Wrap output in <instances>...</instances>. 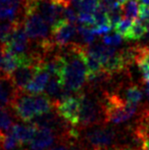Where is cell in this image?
I'll return each mask as SVG.
<instances>
[{
    "mask_svg": "<svg viewBox=\"0 0 149 150\" xmlns=\"http://www.w3.org/2000/svg\"><path fill=\"white\" fill-rule=\"evenodd\" d=\"M139 1H141L143 4H148L149 5V0H139Z\"/></svg>",
    "mask_w": 149,
    "mask_h": 150,
    "instance_id": "cell-38",
    "label": "cell"
},
{
    "mask_svg": "<svg viewBox=\"0 0 149 150\" xmlns=\"http://www.w3.org/2000/svg\"><path fill=\"white\" fill-rule=\"evenodd\" d=\"M1 145L3 150H16L20 148V144L11 132H7L1 138Z\"/></svg>",
    "mask_w": 149,
    "mask_h": 150,
    "instance_id": "cell-25",
    "label": "cell"
},
{
    "mask_svg": "<svg viewBox=\"0 0 149 150\" xmlns=\"http://www.w3.org/2000/svg\"><path fill=\"white\" fill-rule=\"evenodd\" d=\"M14 125L13 117L8 107H0V134H6Z\"/></svg>",
    "mask_w": 149,
    "mask_h": 150,
    "instance_id": "cell-19",
    "label": "cell"
},
{
    "mask_svg": "<svg viewBox=\"0 0 149 150\" xmlns=\"http://www.w3.org/2000/svg\"><path fill=\"white\" fill-rule=\"evenodd\" d=\"M78 141V139H72V138H66L61 139L58 144L55 146L51 147V148L47 150H74L75 143Z\"/></svg>",
    "mask_w": 149,
    "mask_h": 150,
    "instance_id": "cell-29",
    "label": "cell"
},
{
    "mask_svg": "<svg viewBox=\"0 0 149 150\" xmlns=\"http://www.w3.org/2000/svg\"><path fill=\"white\" fill-rule=\"evenodd\" d=\"M60 140V136L54 131L47 128H37L33 140L30 143L31 150H47L50 146Z\"/></svg>",
    "mask_w": 149,
    "mask_h": 150,
    "instance_id": "cell-11",
    "label": "cell"
},
{
    "mask_svg": "<svg viewBox=\"0 0 149 150\" xmlns=\"http://www.w3.org/2000/svg\"><path fill=\"white\" fill-rule=\"evenodd\" d=\"M101 105L104 124H124L131 120L139 110L138 104L127 102L119 93H103Z\"/></svg>",
    "mask_w": 149,
    "mask_h": 150,
    "instance_id": "cell-2",
    "label": "cell"
},
{
    "mask_svg": "<svg viewBox=\"0 0 149 150\" xmlns=\"http://www.w3.org/2000/svg\"><path fill=\"white\" fill-rule=\"evenodd\" d=\"M18 91L10 78L0 73V107H9Z\"/></svg>",
    "mask_w": 149,
    "mask_h": 150,
    "instance_id": "cell-12",
    "label": "cell"
},
{
    "mask_svg": "<svg viewBox=\"0 0 149 150\" xmlns=\"http://www.w3.org/2000/svg\"><path fill=\"white\" fill-rule=\"evenodd\" d=\"M138 16L139 20L142 22H147L149 20V5L148 4H143L139 6V11H138Z\"/></svg>",
    "mask_w": 149,
    "mask_h": 150,
    "instance_id": "cell-31",
    "label": "cell"
},
{
    "mask_svg": "<svg viewBox=\"0 0 149 150\" xmlns=\"http://www.w3.org/2000/svg\"><path fill=\"white\" fill-rule=\"evenodd\" d=\"M139 0H128L124 4L121 5V10L123 18H129V20L135 21L138 16L139 11V6H138Z\"/></svg>",
    "mask_w": 149,
    "mask_h": 150,
    "instance_id": "cell-20",
    "label": "cell"
},
{
    "mask_svg": "<svg viewBox=\"0 0 149 150\" xmlns=\"http://www.w3.org/2000/svg\"><path fill=\"white\" fill-rule=\"evenodd\" d=\"M130 65L128 64L124 56L121 55V51H117L114 55L109 57L102 64V69L112 76L123 73V71H127Z\"/></svg>",
    "mask_w": 149,
    "mask_h": 150,
    "instance_id": "cell-16",
    "label": "cell"
},
{
    "mask_svg": "<svg viewBox=\"0 0 149 150\" xmlns=\"http://www.w3.org/2000/svg\"><path fill=\"white\" fill-rule=\"evenodd\" d=\"M37 127L33 124L29 125H20L14 124L12 128L10 129V132L13 134V136L18 139L20 146H24L26 144H30L33 140L35 134H36Z\"/></svg>",
    "mask_w": 149,
    "mask_h": 150,
    "instance_id": "cell-14",
    "label": "cell"
},
{
    "mask_svg": "<svg viewBox=\"0 0 149 150\" xmlns=\"http://www.w3.org/2000/svg\"><path fill=\"white\" fill-rule=\"evenodd\" d=\"M85 46L73 42L66 46L61 55L58 79L64 89L71 92H79L87 81L88 69L85 62Z\"/></svg>",
    "mask_w": 149,
    "mask_h": 150,
    "instance_id": "cell-1",
    "label": "cell"
},
{
    "mask_svg": "<svg viewBox=\"0 0 149 150\" xmlns=\"http://www.w3.org/2000/svg\"><path fill=\"white\" fill-rule=\"evenodd\" d=\"M78 30V36L81 40V44L83 45H92L96 41V35L94 34L92 28L87 26L80 25L77 28Z\"/></svg>",
    "mask_w": 149,
    "mask_h": 150,
    "instance_id": "cell-22",
    "label": "cell"
},
{
    "mask_svg": "<svg viewBox=\"0 0 149 150\" xmlns=\"http://www.w3.org/2000/svg\"><path fill=\"white\" fill-rule=\"evenodd\" d=\"M81 97V110H80L79 126L82 128H91L93 126L101 124V117H103V110L100 101L87 93L80 92Z\"/></svg>",
    "mask_w": 149,
    "mask_h": 150,
    "instance_id": "cell-5",
    "label": "cell"
},
{
    "mask_svg": "<svg viewBox=\"0 0 149 150\" xmlns=\"http://www.w3.org/2000/svg\"><path fill=\"white\" fill-rule=\"evenodd\" d=\"M139 69L142 73V77H143L144 82L146 84H149V67L142 65V67H139Z\"/></svg>",
    "mask_w": 149,
    "mask_h": 150,
    "instance_id": "cell-33",
    "label": "cell"
},
{
    "mask_svg": "<svg viewBox=\"0 0 149 150\" xmlns=\"http://www.w3.org/2000/svg\"><path fill=\"white\" fill-rule=\"evenodd\" d=\"M100 4V0H79L77 4V9L79 11L94 13Z\"/></svg>",
    "mask_w": 149,
    "mask_h": 150,
    "instance_id": "cell-26",
    "label": "cell"
},
{
    "mask_svg": "<svg viewBox=\"0 0 149 150\" xmlns=\"http://www.w3.org/2000/svg\"><path fill=\"white\" fill-rule=\"evenodd\" d=\"M133 23L134 22L132 20L123 18L114 27H113L114 33L121 35L124 39L128 41V38H129L130 31H131V28H132V26H133Z\"/></svg>",
    "mask_w": 149,
    "mask_h": 150,
    "instance_id": "cell-24",
    "label": "cell"
},
{
    "mask_svg": "<svg viewBox=\"0 0 149 150\" xmlns=\"http://www.w3.org/2000/svg\"><path fill=\"white\" fill-rule=\"evenodd\" d=\"M114 150H138L134 147H130V146H121V147H119V148H115Z\"/></svg>",
    "mask_w": 149,
    "mask_h": 150,
    "instance_id": "cell-35",
    "label": "cell"
},
{
    "mask_svg": "<svg viewBox=\"0 0 149 150\" xmlns=\"http://www.w3.org/2000/svg\"><path fill=\"white\" fill-rule=\"evenodd\" d=\"M78 23H80L83 26L87 27H95V18H94L93 13H89V12H84V11H79L78 13Z\"/></svg>",
    "mask_w": 149,
    "mask_h": 150,
    "instance_id": "cell-27",
    "label": "cell"
},
{
    "mask_svg": "<svg viewBox=\"0 0 149 150\" xmlns=\"http://www.w3.org/2000/svg\"><path fill=\"white\" fill-rule=\"evenodd\" d=\"M85 50L88 54L99 60L101 64H103L108 58L117 52L114 47L105 45L104 43H94L92 45H86Z\"/></svg>",
    "mask_w": 149,
    "mask_h": 150,
    "instance_id": "cell-13",
    "label": "cell"
},
{
    "mask_svg": "<svg viewBox=\"0 0 149 150\" xmlns=\"http://www.w3.org/2000/svg\"><path fill=\"white\" fill-rule=\"evenodd\" d=\"M22 22L25 31L32 43H41L51 37V35H49L50 26L36 10L24 7V16Z\"/></svg>",
    "mask_w": 149,
    "mask_h": 150,
    "instance_id": "cell-4",
    "label": "cell"
},
{
    "mask_svg": "<svg viewBox=\"0 0 149 150\" xmlns=\"http://www.w3.org/2000/svg\"><path fill=\"white\" fill-rule=\"evenodd\" d=\"M31 40L29 39L23 26V22H18L6 43L4 44V50L14 54V55H25L32 52Z\"/></svg>",
    "mask_w": 149,
    "mask_h": 150,
    "instance_id": "cell-8",
    "label": "cell"
},
{
    "mask_svg": "<svg viewBox=\"0 0 149 150\" xmlns=\"http://www.w3.org/2000/svg\"><path fill=\"white\" fill-rule=\"evenodd\" d=\"M18 67V59H16V56L14 55V54L4 50L0 73L7 76V77H9Z\"/></svg>",
    "mask_w": 149,
    "mask_h": 150,
    "instance_id": "cell-18",
    "label": "cell"
},
{
    "mask_svg": "<svg viewBox=\"0 0 149 150\" xmlns=\"http://www.w3.org/2000/svg\"><path fill=\"white\" fill-rule=\"evenodd\" d=\"M145 94L147 95V97L149 98V84H146V86H145Z\"/></svg>",
    "mask_w": 149,
    "mask_h": 150,
    "instance_id": "cell-37",
    "label": "cell"
},
{
    "mask_svg": "<svg viewBox=\"0 0 149 150\" xmlns=\"http://www.w3.org/2000/svg\"><path fill=\"white\" fill-rule=\"evenodd\" d=\"M0 6H1V0H0Z\"/></svg>",
    "mask_w": 149,
    "mask_h": 150,
    "instance_id": "cell-40",
    "label": "cell"
},
{
    "mask_svg": "<svg viewBox=\"0 0 149 150\" xmlns=\"http://www.w3.org/2000/svg\"><path fill=\"white\" fill-rule=\"evenodd\" d=\"M145 25H146V35L143 39H145L146 41H149V20L147 22H145Z\"/></svg>",
    "mask_w": 149,
    "mask_h": 150,
    "instance_id": "cell-34",
    "label": "cell"
},
{
    "mask_svg": "<svg viewBox=\"0 0 149 150\" xmlns=\"http://www.w3.org/2000/svg\"><path fill=\"white\" fill-rule=\"evenodd\" d=\"M18 22L0 21V46H3Z\"/></svg>",
    "mask_w": 149,
    "mask_h": 150,
    "instance_id": "cell-23",
    "label": "cell"
},
{
    "mask_svg": "<svg viewBox=\"0 0 149 150\" xmlns=\"http://www.w3.org/2000/svg\"><path fill=\"white\" fill-rule=\"evenodd\" d=\"M146 35V25L140 20H135L133 26L130 31V35L128 41H138L145 37Z\"/></svg>",
    "mask_w": 149,
    "mask_h": 150,
    "instance_id": "cell-21",
    "label": "cell"
},
{
    "mask_svg": "<svg viewBox=\"0 0 149 150\" xmlns=\"http://www.w3.org/2000/svg\"><path fill=\"white\" fill-rule=\"evenodd\" d=\"M64 18H66L71 24L76 25V23H78V13L75 11L74 8H72V6H70V7H66L64 9Z\"/></svg>",
    "mask_w": 149,
    "mask_h": 150,
    "instance_id": "cell-30",
    "label": "cell"
},
{
    "mask_svg": "<svg viewBox=\"0 0 149 150\" xmlns=\"http://www.w3.org/2000/svg\"><path fill=\"white\" fill-rule=\"evenodd\" d=\"M123 39L124 38L117 33L112 34V35H110V34H106V35H103V37H102V43H104L105 45L114 47V46L121 45V42H123Z\"/></svg>",
    "mask_w": 149,
    "mask_h": 150,
    "instance_id": "cell-28",
    "label": "cell"
},
{
    "mask_svg": "<svg viewBox=\"0 0 149 150\" xmlns=\"http://www.w3.org/2000/svg\"><path fill=\"white\" fill-rule=\"evenodd\" d=\"M86 144L91 150H110L117 143V132L108 126H93L85 132Z\"/></svg>",
    "mask_w": 149,
    "mask_h": 150,
    "instance_id": "cell-3",
    "label": "cell"
},
{
    "mask_svg": "<svg viewBox=\"0 0 149 150\" xmlns=\"http://www.w3.org/2000/svg\"><path fill=\"white\" fill-rule=\"evenodd\" d=\"M16 115L25 122H31L38 117L35 94L18 91L10 105Z\"/></svg>",
    "mask_w": 149,
    "mask_h": 150,
    "instance_id": "cell-6",
    "label": "cell"
},
{
    "mask_svg": "<svg viewBox=\"0 0 149 150\" xmlns=\"http://www.w3.org/2000/svg\"><path fill=\"white\" fill-rule=\"evenodd\" d=\"M3 52H4V45L0 46V69H1V63H2V58H3Z\"/></svg>",
    "mask_w": 149,
    "mask_h": 150,
    "instance_id": "cell-36",
    "label": "cell"
},
{
    "mask_svg": "<svg viewBox=\"0 0 149 150\" xmlns=\"http://www.w3.org/2000/svg\"><path fill=\"white\" fill-rule=\"evenodd\" d=\"M23 1H24V2H25V1H27V0H23Z\"/></svg>",
    "mask_w": 149,
    "mask_h": 150,
    "instance_id": "cell-41",
    "label": "cell"
},
{
    "mask_svg": "<svg viewBox=\"0 0 149 150\" xmlns=\"http://www.w3.org/2000/svg\"><path fill=\"white\" fill-rule=\"evenodd\" d=\"M117 1L119 2V4H121H121H124V3H125L126 1H128V0H117Z\"/></svg>",
    "mask_w": 149,
    "mask_h": 150,
    "instance_id": "cell-39",
    "label": "cell"
},
{
    "mask_svg": "<svg viewBox=\"0 0 149 150\" xmlns=\"http://www.w3.org/2000/svg\"><path fill=\"white\" fill-rule=\"evenodd\" d=\"M121 95V94H119ZM127 102L132 104H139L144 97V92L142 90V87L138 84H130L124 89L123 95H121Z\"/></svg>",
    "mask_w": 149,
    "mask_h": 150,
    "instance_id": "cell-17",
    "label": "cell"
},
{
    "mask_svg": "<svg viewBox=\"0 0 149 150\" xmlns=\"http://www.w3.org/2000/svg\"><path fill=\"white\" fill-rule=\"evenodd\" d=\"M41 65L39 64H31V65H24V67H18L11 75L9 76L12 84L18 91H25L26 87L29 85L34 76L36 75L38 69Z\"/></svg>",
    "mask_w": 149,
    "mask_h": 150,
    "instance_id": "cell-10",
    "label": "cell"
},
{
    "mask_svg": "<svg viewBox=\"0 0 149 150\" xmlns=\"http://www.w3.org/2000/svg\"><path fill=\"white\" fill-rule=\"evenodd\" d=\"M50 32L52 34L51 39L56 47L64 48L74 42L78 30L75 25L68 23L66 18H62L58 21L53 27H51Z\"/></svg>",
    "mask_w": 149,
    "mask_h": 150,
    "instance_id": "cell-9",
    "label": "cell"
},
{
    "mask_svg": "<svg viewBox=\"0 0 149 150\" xmlns=\"http://www.w3.org/2000/svg\"><path fill=\"white\" fill-rule=\"evenodd\" d=\"M112 29V25H103V26H98V27H94L92 28L94 34L96 36L97 35H106L107 33H109Z\"/></svg>",
    "mask_w": 149,
    "mask_h": 150,
    "instance_id": "cell-32",
    "label": "cell"
},
{
    "mask_svg": "<svg viewBox=\"0 0 149 150\" xmlns=\"http://www.w3.org/2000/svg\"><path fill=\"white\" fill-rule=\"evenodd\" d=\"M55 112L68 125L78 127L80 122V110H81V97L80 93L77 96L71 95L60 101L53 103Z\"/></svg>",
    "mask_w": 149,
    "mask_h": 150,
    "instance_id": "cell-7",
    "label": "cell"
},
{
    "mask_svg": "<svg viewBox=\"0 0 149 150\" xmlns=\"http://www.w3.org/2000/svg\"><path fill=\"white\" fill-rule=\"evenodd\" d=\"M49 74L40 67V69H38L36 75L34 76V78L32 79V81L29 83V85L26 87L25 91L30 94H41L42 92H44L46 89L48 82H49Z\"/></svg>",
    "mask_w": 149,
    "mask_h": 150,
    "instance_id": "cell-15",
    "label": "cell"
}]
</instances>
